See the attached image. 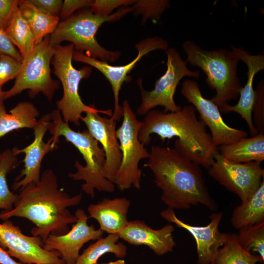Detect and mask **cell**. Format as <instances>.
<instances>
[{"label":"cell","instance_id":"cell-1","mask_svg":"<svg viewBox=\"0 0 264 264\" xmlns=\"http://www.w3.org/2000/svg\"><path fill=\"white\" fill-rule=\"evenodd\" d=\"M20 190L13 209L0 212V220L15 217L28 220L35 225L31 234L40 237L43 242L50 234L67 233L68 224L76 222L75 215L67 208L78 205L82 194L70 197L59 189L57 176L51 169L44 170L38 182L29 183Z\"/></svg>","mask_w":264,"mask_h":264},{"label":"cell","instance_id":"cell-2","mask_svg":"<svg viewBox=\"0 0 264 264\" xmlns=\"http://www.w3.org/2000/svg\"><path fill=\"white\" fill-rule=\"evenodd\" d=\"M144 167L154 174V182L162 190L161 199L168 207L189 209L201 204L211 210L217 205L210 196L200 165L169 147H152Z\"/></svg>","mask_w":264,"mask_h":264},{"label":"cell","instance_id":"cell-3","mask_svg":"<svg viewBox=\"0 0 264 264\" xmlns=\"http://www.w3.org/2000/svg\"><path fill=\"white\" fill-rule=\"evenodd\" d=\"M193 105H185L176 112L153 109L142 122L138 139L144 146L151 141L152 134L164 141L177 137L174 149L197 164L208 169L217 148L212 144L206 126L196 115Z\"/></svg>","mask_w":264,"mask_h":264},{"label":"cell","instance_id":"cell-4","mask_svg":"<svg viewBox=\"0 0 264 264\" xmlns=\"http://www.w3.org/2000/svg\"><path fill=\"white\" fill-rule=\"evenodd\" d=\"M50 114V120L47 125L53 139L52 144L57 147L59 138L64 136L66 141L71 143L79 151L85 161L83 166L79 161L74 164L76 172L68 176L75 180H83L82 190L94 198V189L99 192L111 193L115 190V184L104 177L102 171L105 165L106 156L104 150L99 146V142L91 135L88 130L76 132L65 122L58 110Z\"/></svg>","mask_w":264,"mask_h":264},{"label":"cell","instance_id":"cell-5","mask_svg":"<svg viewBox=\"0 0 264 264\" xmlns=\"http://www.w3.org/2000/svg\"><path fill=\"white\" fill-rule=\"evenodd\" d=\"M187 63L200 68L206 74L205 82L216 94L211 99L219 108L236 99L242 88L237 75L240 61L232 50H208L187 41L182 45Z\"/></svg>","mask_w":264,"mask_h":264},{"label":"cell","instance_id":"cell-6","mask_svg":"<svg viewBox=\"0 0 264 264\" xmlns=\"http://www.w3.org/2000/svg\"><path fill=\"white\" fill-rule=\"evenodd\" d=\"M132 11V7L123 6L104 17L93 14L90 9L80 11L59 22L49 35V44L54 47L64 41H69L75 50L82 53L85 51L87 56L106 62H114L119 58L120 52L102 47L96 39V34L104 23L118 21Z\"/></svg>","mask_w":264,"mask_h":264},{"label":"cell","instance_id":"cell-7","mask_svg":"<svg viewBox=\"0 0 264 264\" xmlns=\"http://www.w3.org/2000/svg\"><path fill=\"white\" fill-rule=\"evenodd\" d=\"M54 50L51 64L54 67V74L60 80L63 88V97L56 102V106L63 120L80 126L82 114L87 111L111 117L113 113L111 109L97 110L82 101L79 94V84L82 79L89 77L92 69L88 66H84L79 69L73 67L74 45L71 43L66 45L59 44L54 47Z\"/></svg>","mask_w":264,"mask_h":264},{"label":"cell","instance_id":"cell-8","mask_svg":"<svg viewBox=\"0 0 264 264\" xmlns=\"http://www.w3.org/2000/svg\"><path fill=\"white\" fill-rule=\"evenodd\" d=\"M49 35L36 44L32 50L23 57L14 85L5 91L4 100L25 89L28 90L30 98L42 92L49 101L52 100L56 90L60 87V82L53 79L51 76L50 65L54 50L49 44Z\"/></svg>","mask_w":264,"mask_h":264},{"label":"cell","instance_id":"cell-9","mask_svg":"<svg viewBox=\"0 0 264 264\" xmlns=\"http://www.w3.org/2000/svg\"><path fill=\"white\" fill-rule=\"evenodd\" d=\"M122 109V122L116 130L122 158L114 184L121 191L132 185L139 189L141 171L138 164L141 159H148L150 153L138 139L142 122L137 118L128 100L123 102Z\"/></svg>","mask_w":264,"mask_h":264},{"label":"cell","instance_id":"cell-10","mask_svg":"<svg viewBox=\"0 0 264 264\" xmlns=\"http://www.w3.org/2000/svg\"><path fill=\"white\" fill-rule=\"evenodd\" d=\"M167 55V69L165 73L155 82L154 88L146 91L142 85V79L137 80L142 98L141 103L137 109V113L145 115L150 110L160 106L164 108V112H176L182 107L176 104L174 97L177 85L185 76L198 79L200 76L198 70L188 68L186 60L184 61L177 50L168 48Z\"/></svg>","mask_w":264,"mask_h":264},{"label":"cell","instance_id":"cell-11","mask_svg":"<svg viewBox=\"0 0 264 264\" xmlns=\"http://www.w3.org/2000/svg\"><path fill=\"white\" fill-rule=\"evenodd\" d=\"M207 169L210 176L237 195L242 201L256 192L264 178V170L261 163L233 162L221 156L218 149Z\"/></svg>","mask_w":264,"mask_h":264},{"label":"cell","instance_id":"cell-12","mask_svg":"<svg viewBox=\"0 0 264 264\" xmlns=\"http://www.w3.org/2000/svg\"><path fill=\"white\" fill-rule=\"evenodd\" d=\"M168 46V42L162 37L146 38L135 44V48L138 51L136 57L129 63L123 66H112L106 61L99 60L76 50H74L73 53L72 59L96 68L110 82L114 99V109L110 117L117 122L123 117L122 107L120 106L119 103V91L124 82L131 81V78L129 74L144 56L155 50L166 51Z\"/></svg>","mask_w":264,"mask_h":264},{"label":"cell","instance_id":"cell-13","mask_svg":"<svg viewBox=\"0 0 264 264\" xmlns=\"http://www.w3.org/2000/svg\"><path fill=\"white\" fill-rule=\"evenodd\" d=\"M181 92L195 107L200 119L210 130L214 147L229 144L247 137L248 133L245 131L231 127L224 122L218 106L211 99L202 95L196 81L192 79L183 81Z\"/></svg>","mask_w":264,"mask_h":264},{"label":"cell","instance_id":"cell-14","mask_svg":"<svg viewBox=\"0 0 264 264\" xmlns=\"http://www.w3.org/2000/svg\"><path fill=\"white\" fill-rule=\"evenodd\" d=\"M0 245L23 264H66L57 252L43 248L40 237L24 235L9 220L0 223Z\"/></svg>","mask_w":264,"mask_h":264},{"label":"cell","instance_id":"cell-15","mask_svg":"<svg viewBox=\"0 0 264 264\" xmlns=\"http://www.w3.org/2000/svg\"><path fill=\"white\" fill-rule=\"evenodd\" d=\"M76 222L70 230L62 235L50 234L43 242V248L49 251H56L65 263H75L83 245L91 240L101 238L104 231L96 230L87 221L89 217L85 211L78 209L74 214Z\"/></svg>","mask_w":264,"mask_h":264},{"label":"cell","instance_id":"cell-16","mask_svg":"<svg viewBox=\"0 0 264 264\" xmlns=\"http://www.w3.org/2000/svg\"><path fill=\"white\" fill-rule=\"evenodd\" d=\"M174 210L168 207L161 212L160 215L168 221L186 230L193 237L196 242L198 264H211L219 249L224 244L228 237V234L222 233L219 230L222 213L211 214L209 217L210 222L208 225L198 226L179 220Z\"/></svg>","mask_w":264,"mask_h":264},{"label":"cell","instance_id":"cell-17","mask_svg":"<svg viewBox=\"0 0 264 264\" xmlns=\"http://www.w3.org/2000/svg\"><path fill=\"white\" fill-rule=\"evenodd\" d=\"M80 120L86 125L91 135L102 145L106 156L102 171L104 177L114 183L120 166L122 154L116 136V121L101 116L99 113L87 111Z\"/></svg>","mask_w":264,"mask_h":264},{"label":"cell","instance_id":"cell-18","mask_svg":"<svg viewBox=\"0 0 264 264\" xmlns=\"http://www.w3.org/2000/svg\"><path fill=\"white\" fill-rule=\"evenodd\" d=\"M50 120V114L43 115L38 120V124L33 129L34 140L29 145L22 149L14 147L15 154H25L24 168L17 176L13 183L12 188L14 191L22 189L31 183H37L40 178V170L42 161L44 156L56 148L52 144L53 139L51 137L46 142L43 138L47 130V125Z\"/></svg>","mask_w":264,"mask_h":264},{"label":"cell","instance_id":"cell-19","mask_svg":"<svg viewBox=\"0 0 264 264\" xmlns=\"http://www.w3.org/2000/svg\"><path fill=\"white\" fill-rule=\"evenodd\" d=\"M232 51L240 60L244 62L247 67L246 75L247 80L240 92V98L235 105L227 104L219 108L224 113L231 112L239 114L246 123L252 136L258 132L254 125L252 111L255 99V90L253 89V79L255 75L264 69V56L259 54L252 55L244 49L232 46Z\"/></svg>","mask_w":264,"mask_h":264},{"label":"cell","instance_id":"cell-20","mask_svg":"<svg viewBox=\"0 0 264 264\" xmlns=\"http://www.w3.org/2000/svg\"><path fill=\"white\" fill-rule=\"evenodd\" d=\"M174 227L167 224L160 229H154L144 221H129L118 234L119 238L131 244L148 246L157 255H163L173 251L176 245L173 232Z\"/></svg>","mask_w":264,"mask_h":264},{"label":"cell","instance_id":"cell-21","mask_svg":"<svg viewBox=\"0 0 264 264\" xmlns=\"http://www.w3.org/2000/svg\"><path fill=\"white\" fill-rule=\"evenodd\" d=\"M130 204L125 198H104L88 206V217L96 220L103 231L118 234L129 222L127 215Z\"/></svg>","mask_w":264,"mask_h":264},{"label":"cell","instance_id":"cell-22","mask_svg":"<svg viewBox=\"0 0 264 264\" xmlns=\"http://www.w3.org/2000/svg\"><path fill=\"white\" fill-rule=\"evenodd\" d=\"M217 149L221 156L233 162L261 163L264 160V133L244 137Z\"/></svg>","mask_w":264,"mask_h":264},{"label":"cell","instance_id":"cell-23","mask_svg":"<svg viewBox=\"0 0 264 264\" xmlns=\"http://www.w3.org/2000/svg\"><path fill=\"white\" fill-rule=\"evenodd\" d=\"M40 112L32 103L23 101L6 111L3 102H0V138L23 128L34 129L38 124Z\"/></svg>","mask_w":264,"mask_h":264},{"label":"cell","instance_id":"cell-24","mask_svg":"<svg viewBox=\"0 0 264 264\" xmlns=\"http://www.w3.org/2000/svg\"><path fill=\"white\" fill-rule=\"evenodd\" d=\"M231 222L239 229L264 222V180L252 196L234 210Z\"/></svg>","mask_w":264,"mask_h":264},{"label":"cell","instance_id":"cell-25","mask_svg":"<svg viewBox=\"0 0 264 264\" xmlns=\"http://www.w3.org/2000/svg\"><path fill=\"white\" fill-rule=\"evenodd\" d=\"M18 8L34 33L36 44L41 42L46 36L51 34L59 23V17L42 11L29 0H19Z\"/></svg>","mask_w":264,"mask_h":264},{"label":"cell","instance_id":"cell-26","mask_svg":"<svg viewBox=\"0 0 264 264\" xmlns=\"http://www.w3.org/2000/svg\"><path fill=\"white\" fill-rule=\"evenodd\" d=\"M4 31L22 57L31 51L36 45L34 33L18 7L12 14Z\"/></svg>","mask_w":264,"mask_h":264},{"label":"cell","instance_id":"cell-27","mask_svg":"<svg viewBox=\"0 0 264 264\" xmlns=\"http://www.w3.org/2000/svg\"><path fill=\"white\" fill-rule=\"evenodd\" d=\"M119 239L117 234H109L105 238H99L84 250L75 264H97L99 258L108 253H113L118 258L124 257L127 247L123 243H117Z\"/></svg>","mask_w":264,"mask_h":264},{"label":"cell","instance_id":"cell-28","mask_svg":"<svg viewBox=\"0 0 264 264\" xmlns=\"http://www.w3.org/2000/svg\"><path fill=\"white\" fill-rule=\"evenodd\" d=\"M264 261L259 255H254L238 242L235 234H228L222 247L219 249L211 264H256Z\"/></svg>","mask_w":264,"mask_h":264},{"label":"cell","instance_id":"cell-29","mask_svg":"<svg viewBox=\"0 0 264 264\" xmlns=\"http://www.w3.org/2000/svg\"><path fill=\"white\" fill-rule=\"evenodd\" d=\"M17 155L14 148L7 149L0 157V209L3 211L11 210L18 199L19 195L14 194L9 189L7 175L18 164Z\"/></svg>","mask_w":264,"mask_h":264},{"label":"cell","instance_id":"cell-30","mask_svg":"<svg viewBox=\"0 0 264 264\" xmlns=\"http://www.w3.org/2000/svg\"><path fill=\"white\" fill-rule=\"evenodd\" d=\"M240 246L245 250H252L259 254L264 260V222L240 229L235 234Z\"/></svg>","mask_w":264,"mask_h":264},{"label":"cell","instance_id":"cell-31","mask_svg":"<svg viewBox=\"0 0 264 264\" xmlns=\"http://www.w3.org/2000/svg\"><path fill=\"white\" fill-rule=\"evenodd\" d=\"M134 4L133 11L142 15V23L148 19L157 21L170 5L169 1L167 0H136Z\"/></svg>","mask_w":264,"mask_h":264},{"label":"cell","instance_id":"cell-32","mask_svg":"<svg viewBox=\"0 0 264 264\" xmlns=\"http://www.w3.org/2000/svg\"><path fill=\"white\" fill-rule=\"evenodd\" d=\"M22 62L9 56L0 54V94L5 96V91L2 90L1 87L7 81L16 79L20 71Z\"/></svg>","mask_w":264,"mask_h":264},{"label":"cell","instance_id":"cell-33","mask_svg":"<svg viewBox=\"0 0 264 264\" xmlns=\"http://www.w3.org/2000/svg\"><path fill=\"white\" fill-rule=\"evenodd\" d=\"M252 121L258 133H264V83L261 81L255 90Z\"/></svg>","mask_w":264,"mask_h":264},{"label":"cell","instance_id":"cell-34","mask_svg":"<svg viewBox=\"0 0 264 264\" xmlns=\"http://www.w3.org/2000/svg\"><path fill=\"white\" fill-rule=\"evenodd\" d=\"M135 1L133 0H93L90 10L97 16L107 17L111 15L115 9L120 6H128Z\"/></svg>","mask_w":264,"mask_h":264},{"label":"cell","instance_id":"cell-35","mask_svg":"<svg viewBox=\"0 0 264 264\" xmlns=\"http://www.w3.org/2000/svg\"><path fill=\"white\" fill-rule=\"evenodd\" d=\"M93 2L92 0H65L63 2L59 18L65 20L72 16L76 10L91 6Z\"/></svg>","mask_w":264,"mask_h":264},{"label":"cell","instance_id":"cell-36","mask_svg":"<svg viewBox=\"0 0 264 264\" xmlns=\"http://www.w3.org/2000/svg\"><path fill=\"white\" fill-rule=\"evenodd\" d=\"M0 54L9 56L19 62H22L23 60L20 52L1 27H0Z\"/></svg>","mask_w":264,"mask_h":264},{"label":"cell","instance_id":"cell-37","mask_svg":"<svg viewBox=\"0 0 264 264\" xmlns=\"http://www.w3.org/2000/svg\"><path fill=\"white\" fill-rule=\"evenodd\" d=\"M19 3L18 0H0V27L4 30Z\"/></svg>","mask_w":264,"mask_h":264},{"label":"cell","instance_id":"cell-38","mask_svg":"<svg viewBox=\"0 0 264 264\" xmlns=\"http://www.w3.org/2000/svg\"><path fill=\"white\" fill-rule=\"evenodd\" d=\"M42 11L54 16H58L61 12L63 1L62 0H29Z\"/></svg>","mask_w":264,"mask_h":264},{"label":"cell","instance_id":"cell-39","mask_svg":"<svg viewBox=\"0 0 264 264\" xmlns=\"http://www.w3.org/2000/svg\"><path fill=\"white\" fill-rule=\"evenodd\" d=\"M0 264H23L14 260L0 245Z\"/></svg>","mask_w":264,"mask_h":264},{"label":"cell","instance_id":"cell-40","mask_svg":"<svg viewBox=\"0 0 264 264\" xmlns=\"http://www.w3.org/2000/svg\"><path fill=\"white\" fill-rule=\"evenodd\" d=\"M125 264V262L123 260L119 259L115 261L110 262L107 263H104V264Z\"/></svg>","mask_w":264,"mask_h":264},{"label":"cell","instance_id":"cell-41","mask_svg":"<svg viewBox=\"0 0 264 264\" xmlns=\"http://www.w3.org/2000/svg\"><path fill=\"white\" fill-rule=\"evenodd\" d=\"M4 100V96L0 94V102H3Z\"/></svg>","mask_w":264,"mask_h":264},{"label":"cell","instance_id":"cell-42","mask_svg":"<svg viewBox=\"0 0 264 264\" xmlns=\"http://www.w3.org/2000/svg\"><path fill=\"white\" fill-rule=\"evenodd\" d=\"M66 264H76L75 263H66Z\"/></svg>","mask_w":264,"mask_h":264},{"label":"cell","instance_id":"cell-43","mask_svg":"<svg viewBox=\"0 0 264 264\" xmlns=\"http://www.w3.org/2000/svg\"></svg>","mask_w":264,"mask_h":264}]
</instances>
